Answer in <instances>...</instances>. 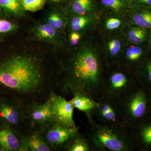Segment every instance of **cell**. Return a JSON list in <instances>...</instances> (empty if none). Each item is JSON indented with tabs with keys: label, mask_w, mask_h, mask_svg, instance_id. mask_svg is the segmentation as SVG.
I'll return each instance as SVG.
<instances>
[{
	"label": "cell",
	"mask_w": 151,
	"mask_h": 151,
	"mask_svg": "<svg viewBox=\"0 0 151 151\" xmlns=\"http://www.w3.org/2000/svg\"><path fill=\"white\" fill-rule=\"evenodd\" d=\"M100 15V13H96L81 15L68 16L67 29L69 32L80 33L84 36L93 33L97 30Z\"/></svg>",
	"instance_id": "8"
},
{
	"label": "cell",
	"mask_w": 151,
	"mask_h": 151,
	"mask_svg": "<svg viewBox=\"0 0 151 151\" xmlns=\"http://www.w3.org/2000/svg\"><path fill=\"white\" fill-rule=\"evenodd\" d=\"M147 47L148 48L149 51L151 52V29H150V33L147 44H146Z\"/></svg>",
	"instance_id": "32"
},
{
	"label": "cell",
	"mask_w": 151,
	"mask_h": 151,
	"mask_svg": "<svg viewBox=\"0 0 151 151\" xmlns=\"http://www.w3.org/2000/svg\"><path fill=\"white\" fill-rule=\"evenodd\" d=\"M51 107L52 118L59 124L66 127H76L73 119L74 107L71 101L56 96L51 100Z\"/></svg>",
	"instance_id": "9"
},
{
	"label": "cell",
	"mask_w": 151,
	"mask_h": 151,
	"mask_svg": "<svg viewBox=\"0 0 151 151\" xmlns=\"http://www.w3.org/2000/svg\"><path fill=\"white\" fill-rule=\"evenodd\" d=\"M0 115L9 123L17 124L19 121V112L12 106L2 105L0 106Z\"/></svg>",
	"instance_id": "24"
},
{
	"label": "cell",
	"mask_w": 151,
	"mask_h": 151,
	"mask_svg": "<svg viewBox=\"0 0 151 151\" xmlns=\"http://www.w3.org/2000/svg\"><path fill=\"white\" fill-rule=\"evenodd\" d=\"M138 84L147 90L151 89V52L134 72Z\"/></svg>",
	"instance_id": "16"
},
{
	"label": "cell",
	"mask_w": 151,
	"mask_h": 151,
	"mask_svg": "<svg viewBox=\"0 0 151 151\" xmlns=\"http://www.w3.org/2000/svg\"><path fill=\"white\" fill-rule=\"evenodd\" d=\"M84 36L80 33L76 32H70L68 38L69 45L71 47L77 46L80 43Z\"/></svg>",
	"instance_id": "29"
},
{
	"label": "cell",
	"mask_w": 151,
	"mask_h": 151,
	"mask_svg": "<svg viewBox=\"0 0 151 151\" xmlns=\"http://www.w3.org/2000/svg\"><path fill=\"white\" fill-rule=\"evenodd\" d=\"M0 147L4 151L17 150L19 147V142L10 130H0Z\"/></svg>",
	"instance_id": "21"
},
{
	"label": "cell",
	"mask_w": 151,
	"mask_h": 151,
	"mask_svg": "<svg viewBox=\"0 0 151 151\" xmlns=\"http://www.w3.org/2000/svg\"><path fill=\"white\" fill-rule=\"evenodd\" d=\"M131 5L145 6L151 8V0H131Z\"/></svg>",
	"instance_id": "31"
},
{
	"label": "cell",
	"mask_w": 151,
	"mask_h": 151,
	"mask_svg": "<svg viewBox=\"0 0 151 151\" xmlns=\"http://www.w3.org/2000/svg\"><path fill=\"white\" fill-rule=\"evenodd\" d=\"M26 11L20 0H0V15L12 17L24 16Z\"/></svg>",
	"instance_id": "20"
},
{
	"label": "cell",
	"mask_w": 151,
	"mask_h": 151,
	"mask_svg": "<svg viewBox=\"0 0 151 151\" xmlns=\"http://www.w3.org/2000/svg\"><path fill=\"white\" fill-rule=\"evenodd\" d=\"M139 86L131 93L127 105L129 117L137 124L149 116V113L148 90Z\"/></svg>",
	"instance_id": "5"
},
{
	"label": "cell",
	"mask_w": 151,
	"mask_h": 151,
	"mask_svg": "<svg viewBox=\"0 0 151 151\" xmlns=\"http://www.w3.org/2000/svg\"><path fill=\"white\" fill-rule=\"evenodd\" d=\"M72 48L68 65V84L76 93L94 94L103 82L105 65L98 33L96 31L84 36Z\"/></svg>",
	"instance_id": "1"
},
{
	"label": "cell",
	"mask_w": 151,
	"mask_h": 151,
	"mask_svg": "<svg viewBox=\"0 0 151 151\" xmlns=\"http://www.w3.org/2000/svg\"><path fill=\"white\" fill-rule=\"evenodd\" d=\"M127 16L129 24L151 29V8L142 6H130Z\"/></svg>",
	"instance_id": "12"
},
{
	"label": "cell",
	"mask_w": 151,
	"mask_h": 151,
	"mask_svg": "<svg viewBox=\"0 0 151 151\" xmlns=\"http://www.w3.org/2000/svg\"><path fill=\"white\" fill-rule=\"evenodd\" d=\"M136 141L142 148L151 150V117L148 116L137 123Z\"/></svg>",
	"instance_id": "15"
},
{
	"label": "cell",
	"mask_w": 151,
	"mask_h": 151,
	"mask_svg": "<svg viewBox=\"0 0 151 151\" xmlns=\"http://www.w3.org/2000/svg\"><path fill=\"white\" fill-rule=\"evenodd\" d=\"M41 79L39 65L29 56H13L0 65V83L19 92L34 91Z\"/></svg>",
	"instance_id": "2"
},
{
	"label": "cell",
	"mask_w": 151,
	"mask_h": 151,
	"mask_svg": "<svg viewBox=\"0 0 151 151\" xmlns=\"http://www.w3.org/2000/svg\"><path fill=\"white\" fill-rule=\"evenodd\" d=\"M0 151H4V150H3V149L0 148Z\"/></svg>",
	"instance_id": "36"
},
{
	"label": "cell",
	"mask_w": 151,
	"mask_h": 151,
	"mask_svg": "<svg viewBox=\"0 0 151 151\" xmlns=\"http://www.w3.org/2000/svg\"><path fill=\"white\" fill-rule=\"evenodd\" d=\"M28 147L32 151H49L50 150L40 137L37 134L33 135L30 137L28 142Z\"/></svg>",
	"instance_id": "25"
},
{
	"label": "cell",
	"mask_w": 151,
	"mask_h": 151,
	"mask_svg": "<svg viewBox=\"0 0 151 151\" xmlns=\"http://www.w3.org/2000/svg\"><path fill=\"white\" fill-rule=\"evenodd\" d=\"M65 11L68 16L100 13L97 0H70Z\"/></svg>",
	"instance_id": "13"
},
{
	"label": "cell",
	"mask_w": 151,
	"mask_h": 151,
	"mask_svg": "<svg viewBox=\"0 0 151 151\" xmlns=\"http://www.w3.org/2000/svg\"><path fill=\"white\" fill-rule=\"evenodd\" d=\"M89 145L86 141L80 138H76L71 142L68 150L70 151H88L89 150Z\"/></svg>",
	"instance_id": "27"
},
{
	"label": "cell",
	"mask_w": 151,
	"mask_h": 151,
	"mask_svg": "<svg viewBox=\"0 0 151 151\" xmlns=\"http://www.w3.org/2000/svg\"><path fill=\"white\" fill-rule=\"evenodd\" d=\"M77 132L76 127H66L57 124L49 130L47 134L46 138L47 141L50 144L60 145L75 136Z\"/></svg>",
	"instance_id": "14"
},
{
	"label": "cell",
	"mask_w": 151,
	"mask_h": 151,
	"mask_svg": "<svg viewBox=\"0 0 151 151\" xmlns=\"http://www.w3.org/2000/svg\"><path fill=\"white\" fill-rule=\"evenodd\" d=\"M122 1H124L125 2L127 3L130 5V2H131V0H122Z\"/></svg>",
	"instance_id": "35"
},
{
	"label": "cell",
	"mask_w": 151,
	"mask_h": 151,
	"mask_svg": "<svg viewBox=\"0 0 151 151\" xmlns=\"http://www.w3.org/2000/svg\"><path fill=\"white\" fill-rule=\"evenodd\" d=\"M49 1L52 3L58 4V3L61 2L63 0H49Z\"/></svg>",
	"instance_id": "34"
},
{
	"label": "cell",
	"mask_w": 151,
	"mask_h": 151,
	"mask_svg": "<svg viewBox=\"0 0 151 151\" xmlns=\"http://www.w3.org/2000/svg\"><path fill=\"white\" fill-rule=\"evenodd\" d=\"M120 67L121 69L113 71L108 78L109 88L113 92H121L131 83L138 82L133 72Z\"/></svg>",
	"instance_id": "11"
},
{
	"label": "cell",
	"mask_w": 151,
	"mask_h": 151,
	"mask_svg": "<svg viewBox=\"0 0 151 151\" xmlns=\"http://www.w3.org/2000/svg\"><path fill=\"white\" fill-rule=\"evenodd\" d=\"M150 29L129 24L124 30L127 43L135 45H146Z\"/></svg>",
	"instance_id": "17"
},
{
	"label": "cell",
	"mask_w": 151,
	"mask_h": 151,
	"mask_svg": "<svg viewBox=\"0 0 151 151\" xmlns=\"http://www.w3.org/2000/svg\"><path fill=\"white\" fill-rule=\"evenodd\" d=\"M17 28V26L15 24L6 20L0 19V33L10 32Z\"/></svg>",
	"instance_id": "28"
},
{
	"label": "cell",
	"mask_w": 151,
	"mask_h": 151,
	"mask_svg": "<svg viewBox=\"0 0 151 151\" xmlns=\"http://www.w3.org/2000/svg\"><path fill=\"white\" fill-rule=\"evenodd\" d=\"M150 52L146 45L127 43L121 55L118 65L134 73L136 68Z\"/></svg>",
	"instance_id": "7"
},
{
	"label": "cell",
	"mask_w": 151,
	"mask_h": 151,
	"mask_svg": "<svg viewBox=\"0 0 151 151\" xmlns=\"http://www.w3.org/2000/svg\"><path fill=\"white\" fill-rule=\"evenodd\" d=\"M20 1L25 10L36 12L43 8L46 0H20Z\"/></svg>",
	"instance_id": "26"
},
{
	"label": "cell",
	"mask_w": 151,
	"mask_h": 151,
	"mask_svg": "<svg viewBox=\"0 0 151 151\" xmlns=\"http://www.w3.org/2000/svg\"><path fill=\"white\" fill-rule=\"evenodd\" d=\"M43 20L59 32L67 29L68 16L65 10L52 9L45 14Z\"/></svg>",
	"instance_id": "18"
},
{
	"label": "cell",
	"mask_w": 151,
	"mask_h": 151,
	"mask_svg": "<svg viewBox=\"0 0 151 151\" xmlns=\"http://www.w3.org/2000/svg\"><path fill=\"white\" fill-rule=\"evenodd\" d=\"M99 36L105 65H118L121 55L128 43L124 32Z\"/></svg>",
	"instance_id": "4"
},
{
	"label": "cell",
	"mask_w": 151,
	"mask_h": 151,
	"mask_svg": "<svg viewBox=\"0 0 151 151\" xmlns=\"http://www.w3.org/2000/svg\"><path fill=\"white\" fill-rule=\"evenodd\" d=\"M91 139L97 147L113 151L131 150L132 144L118 131L106 127H98L91 134Z\"/></svg>",
	"instance_id": "3"
},
{
	"label": "cell",
	"mask_w": 151,
	"mask_h": 151,
	"mask_svg": "<svg viewBox=\"0 0 151 151\" xmlns=\"http://www.w3.org/2000/svg\"><path fill=\"white\" fill-rule=\"evenodd\" d=\"M74 108L80 111L89 112L97 107V104L90 97L81 92H77L71 100Z\"/></svg>",
	"instance_id": "22"
},
{
	"label": "cell",
	"mask_w": 151,
	"mask_h": 151,
	"mask_svg": "<svg viewBox=\"0 0 151 151\" xmlns=\"http://www.w3.org/2000/svg\"><path fill=\"white\" fill-rule=\"evenodd\" d=\"M100 14L111 13L127 15L130 5L122 0H97Z\"/></svg>",
	"instance_id": "19"
},
{
	"label": "cell",
	"mask_w": 151,
	"mask_h": 151,
	"mask_svg": "<svg viewBox=\"0 0 151 151\" xmlns=\"http://www.w3.org/2000/svg\"><path fill=\"white\" fill-rule=\"evenodd\" d=\"M129 24L127 15L103 13L100 14L96 32L100 36L123 32Z\"/></svg>",
	"instance_id": "6"
},
{
	"label": "cell",
	"mask_w": 151,
	"mask_h": 151,
	"mask_svg": "<svg viewBox=\"0 0 151 151\" xmlns=\"http://www.w3.org/2000/svg\"><path fill=\"white\" fill-rule=\"evenodd\" d=\"M33 33L37 39L42 41L59 46L65 44V38L61 35L60 32L52 27L44 20L35 26Z\"/></svg>",
	"instance_id": "10"
},
{
	"label": "cell",
	"mask_w": 151,
	"mask_h": 151,
	"mask_svg": "<svg viewBox=\"0 0 151 151\" xmlns=\"http://www.w3.org/2000/svg\"><path fill=\"white\" fill-rule=\"evenodd\" d=\"M148 90L149 97V116L151 117V89Z\"/></svg>",
	"instance_id": "33"
},
{
	"label": "cell",
	"mask_w": 151,
	"mask_h": 151,
	"mask_svg": "<svg viewBox=\"0 0 151 151\" xmlns=\"http://www.w3.org/2000/svg\"><path fill=\"white\" fill-rule=\"evenodd\" d=\"M32 116L35 121L38 122H47L52 118L51 100L38 106L32 111Z\"/></svg>",
	"instance_id": "23"
},
{
	"label": "cell",
	"mask_w": 151,
	"mask_h": 151,
	"mask_svg": "<svg viewBox=\"0 0 151 151\" xmlns=\"http://www.w3.org/2000/svg\"><path fill=\"white\" fill-rule=\"evenodd\" d=\"M100 113L103 118L108 121L114 122L116 120V114L113 108L109 111Z\"/></svg>",
	"instance_id": "30"
}]
</instances>
